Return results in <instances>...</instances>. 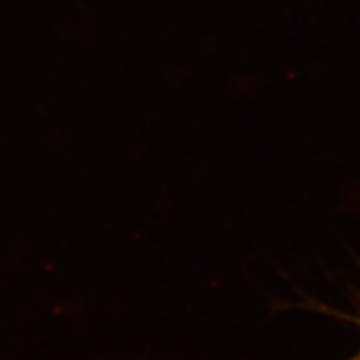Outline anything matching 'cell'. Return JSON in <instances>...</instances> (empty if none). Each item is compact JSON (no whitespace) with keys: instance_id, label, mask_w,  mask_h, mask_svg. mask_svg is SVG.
Returning <instances> with one entry per match:
<instances>
[]
</instances>
